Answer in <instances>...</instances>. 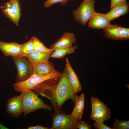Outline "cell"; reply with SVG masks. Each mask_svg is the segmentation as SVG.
Masks as SVG:
<instances>
[{
	"mask_svg": "<svg viewBox=\"0 0 129 129\" xmlns=\"http://www.w3.org/2000/svg\"><path fill=\"white\" fill-rule=\"evenodd\" d=\"M74 104V109L71 114L76 118L81 119L82 116L85 105L84 93L78 96Z\"/></svg>",
	"mask_w": 129,
	"mask_h": 129,
	"instance_id": "cell-16",
	"label": "cell"
},
{
	"mask_svg": "<svg viewBox=\"0 0 129 129\" xmlns=\"http://www.w3.org/2000/svg\"><path fill=\"white\" fill-rule=\"evenodd\" d=\"M103 35L107 39L124 40L129 39V28L116 24H110L103 29Z\"/></svg>",
	"mask_w": 129,
	"mask_h": 129,
	"instance_id": "cell-8",
	"label": "cell"
},
{
	"mask_svg": "<svg viewBox=\"0 0 129 129\" xmlns=\"http://www.w3.org/2000/svg\"><path fill=\"white\" fill-rule=\"evenodd\" d=\"M50 53H45L33 50L27 58L31 64L48 61Z\"/></svg>",
	"mask_w": 129,
	"mask_h": 129,
	"instance_id": "cell-17",
	"label": "cell"
},
{
	"mask_svg": "<svg viewBox=\"0 0 129 129\" xmlns=\"http://www.w3.org/2000/svg\"><path fill=\"white\" fill-rule=\"evenodd\" d=\"M112 129H129V121L120 120L115 118Z\"/></svg>",
	"mask_w": 129,
	"mask_h": 129,
	"instance_id": "cell-23",
	"label": "cell"
},
{
	"mask_svg": "<svg viewBox=\"0 0 129 129\" xmlns=\"http://www.w3.org/2000/svg\"><path fill=\"white\" fill-rule=\"evenodd\" d=\"M77 128L79 129H91V126L81 120L78 125Z\"/></svg>",
	"mask_w": 129,
	"mask_h": 129,
	"instance_id": "cell-26",
	"label": "cell"
},
{
	"mask_svg": "<svg viewBox=\"0 0 129 129\" xmlns=\"http://www.w3.org/2000/svg\"><path fill=\"white\" fill-rule=\"evenodd\" d=\"M33 37H32L27 42L22 44L20 52L18 57L27 58V56L34 50Z\"/></svg>",
	"mask_w": 129,
	"mask_h": 129,
	"instance_id": "cell-20",
	"label": "cell"
},
{
	"mask_svg": "<svg viewBox=\"0 0 129 129\" xmlns=\"http://www.w3.org/2000/svg\"><path fill=\"white\" fill-rule=\"evenodd\" d=\"M95 0H83L72 13L74 19L80 24L85 25L95 11Z\"/></svg>",
	"mask_w": 129,
	"mask_h": 129,
	"instance_id": "cell-5",
	"label": "cell"
},
{
	"mask_svg": "<svg viewBox=\"0 0 129 129\" xmlns=\"http://www.w3.org/2000/svg\"><path fill=\"white\" fill-rule=\"evenodd\" d=\"M33 37V47L34 50L43 53L51 54L54 50L51 48L46 47L37 38Z\"/></svg>",
	"mask_w": 129,
	"mask_h": 129,
	"instance_id": "cell-21",
	"label": "cell"
},
{
	"mask_svg": "<svg viewBox=\"0 0 129 129\" xmlns=\"http://www.w3.org/2000/svg\"><path fill=\"white\" fill-rule=\"evenodd\" d=\"M70 0H46L44 3V6L48 8L54 4L60 3L61 5H65Z\"/></svg>",
	"mask_w": 129,
	"mask_h": 129,
	"instance_id": "cell-24",
	"label": "cell"
},
{
	"mask_svg": "<svg viewBox=\"0 0 129 129\" xmlns=\"http://www.w3.org/2000/svg\"><path fill=\"white\" fill-rule=\"evenodd\" d=\"M126 0H111L110 9H111L116 5Z\"/></svg>",
	"mask_w": 129,
	"mask_h": 129,
	"instance_id": "cell-27",
	"label": "cell"
},
{
	"mask_svg": "<svg viewBox=\"0 0 129 129\" xmlns=\"http://www.w3.org/2000/svg\"><path fill=\"white\" fill-rule=\"evenodd\" d=\"M7 113L10 116L18 118L23 112L22 94L9 98L6 106Z\"/></svg>",
	"mask_w": 129,
	"mask_h": 129,
	"instance_id": "cell-9",
	"label": "cell"
},
{
	"mask_svg": "<svg viewBox=\"0 0 129 129\" xmlns=\"http://www.w3.org/2000/svg\"><path fill=\"white\" fill-rule=\"evenodd\" d=\"M91 114L95 113L104 110L107 108L106 105L97 98L94 97L91 98Z\"/></svg>",
	"mask_w": 129,
	"mask_h": 129,
	"instance_id": "cell-22",
	"label": "cell"
},
{
	"mask_svg": "<svg viewBox=\"0 0 129 129\" xmlns=\"http://www.w3.org/2000/svg\"><path fill=\"white\" fill-rule=\"evenodd\" d=\"M66 67L65 68L68 78L71 83L73 92L76 93L80 91L82 88L78 78L72 68L67 58L66 59Z\"/></svg>",
	"mask_w": 129,
	"mask_h": 129,
	"instance_id": "cell-15",
	"label": "cell"
},
{
	"mask_svg": "<svg viewBox=\"0 0 129 129\" xmlns=\"http://www.w3.org/2000/svg\"><path fill=\"white\" fill-rule=\"evenodd\" d=\"M31 64L33 74L45 76L56 71L53 64L48 61Z\"/></svg>",
	"mask_w": 129,
	"mask_h": 129,
	"instance_id": "cell-14",
	"label": "cell"
},
{
	"mask_svg": "<svg viewBox=\"0 0 129 129\" xmlns=\"http://www.w3.org/2000/svg\"><path fill=\"white\" fill-rule=\"evenodd\" d=\"M22 44L15 42H6L0 41V50L6 56L18 57L21 50Z\"/></svg>",
	"mask_w": 129,
	"mask_h": 129,
	"instance_id": "cell-12",
	"label": "cell"
},
{
	"mask_svg": "<svg viewBox=\"0 0 129 129\" xmlns=\"http://www.w3.org/2000/svg\"><path fill=\"white\" fill-rule=\"evenodd\" d=\"M52 127L50 129H76L81 121L71 113L66 114L60 110L51 114Z\"/></svg>",
	"mask_w": 129,
	"mask_h": 129,
	"instance_id": "cell-3",
	"label": "cell"
},
{
	"mask_svg": "<svg viewBox=\"0 0 129 129\" xmlns=\"http://www.w3.org/2000/svg\"><path fill=\"white\" fill-rule=\"evenodd\" d=\"M62 73L56 70L45 76H41L33 74L26 80L14 83L13 86L15 90L18 92H23L32 90L35 86L47 80L60 76Z\"/></svg>",
	"mask_w": 129,
	"mask_h": 129,
	"instance_id": "cell-4",
	"label": "cell"
},
{
	"mask_svg": "<svg viewBox=\"0 0 129 129\" xmlns=\"http://www.w3.org/2000/svg\"><path fill=\"white\" fill-rule=\"evenodd\" d=\"M32 90L38 95L48 99L55 111L59 110L68 99L71 100L75 104L78 96L73 91L65 69L60 76L45 80Z\"/></svg>",
	"mask_w": 129,
	"mask_h": 129,
	"instance_id": "cell-1",
	"label": "cell"
},
{
	"mask_svg": "<svg viewBox=\"0 0 129 129\" xmlns=\"http://www.w3.org/2000/svg\"><path fill=\"white\" fill-rule=\"evenodd\" d=\"M76 43V39L75 34L72 33L65 32L60 38L53 44L50 48L54 51L58 49L71 47L73 44Z\"/></svg>",
	"mask_w": 129,
	"mask_h": 129,
	"instance_id": "cell-11",
	"label": "cell"
},
{
	"mask_svg": "<svg viewBox=\"0 0 129 129\" xmlns=\"http://www.w3.org/2000/svg\"><path fill=\"white\" fill-rule=\"evenodd\" d=\"M3 14L11 20L17 26H19V21L21 13L19 0H10L0 6Z\"/></svg>",
	"mask_w": 129,
	"mask_h": 129,
	"instance_id": "cell-7",
	"label": "cell"
},
{
	"mask_svg": "<svg viewBox=\"0 0 129 129\" xmlns=\"http://www.w3.org/2000/svg\"><path fill=\"white\" fill-rule=\"evenodd\" d=\"M110 22L106 14L95 11L89 20L88 26L94 29H104L110 24Z\"/></svg>",
	"mask_w": 129,
	"mask_h": 129,
	"instance_id": "cell-10",
	"label": "cell"
},
{
	"mask_svg": "<svg viewBox=\"0 0 129 129\" xmlns=\"http://www.w3.org/2000/svg\"><path fill=\"white\" fill-rule=\"evenodd\" d=\"M27 129H50L46 127H45L40 125H37L35 126H29Z\"/></svg>",
	"mask_w": 129,
	"mask_h": 129,
	"instance_id": "cell-28",
	"label": "cell"
},
{
	"mask_svg": "<svg viewBox=\"0 0 129 129\" xmlns=\"http://www.w3.org/2000/svg\"><path fill=\"white\" fill-rule=\"evenodd\" d=\"M93 124L94 128L96 129H112L104 124L103 122H93Z\"/></svg>",
	"mask_w": 129,
	"mask_h": 129,
	"instance_id": "cell-25",
	"label": "cell"
},
{
	"mask_svg": "<svg viewBox=\"0 0 129 129\" xmlns=\"http://www.w3.org/2000/svg\"><path fill=\"white\" fill-rule=\"evenodd\" d=\"M12 58L17 70L16 82L24 81L33 74L32 65L27 58L12 57Z\"/></svg>",
	"mask_w": 129,
	"mask_h": 129,
	"instance_id": "cell-6",
	"label": "cell"
},
{
	"mask_svg": "<svg viewBox=\"0 0 129 129\" xmlns=\"http://www.w3.org/2000/svg\"><path fill=\"white\" fill-rule=\"evenodd\" d=\"M106 14L111 21L122 16L127 14L129 11V4L126 0L115 5Z\"/></svg>",
	"mask_w": 129,
	"mask_h": 129,
	"instance_id": "cell-13",
	"label": "cell"
},
{
	"mask_svg": "<svg viewBox=\"0 0 129 129\" xmlns=\"http://www.w3.org/2000/svg\"><path fill=\"white\" fill-rule=\"evenodd\" d=\"M21 92L24 116L38 109H43L48 111L52 109L50 106L45 104L32 90Z\"/></svg>",
	"mask_w": 129,
	"mask_h": 129,
	"instance_id": "cell-2",
	"label": "cell"
},
{
	"mask_svg": "<svg viewBox=\"0 0 129 129\" xmlns=\"http://www.w3.org/2000/svg\"><path fill=\"white\" fill-rule=\"evenodd\" d=\"M78 47V46L76 45L69 48L56 50L51 54L50 58L61 59L66 55L74 53Z\"/></svg>",
	"mask_w": 129,
	"mask_h": 129,
	"instance_id": "cell-19",
	"label": "cell"
},
{
	"mask_svg": "<svg viewBox=\"0 0 129 129\" xmlns=\"http://www.w3.org/2000/svg\"><path fill=\"white\" fill-rule=\"evenodd\" d=\"M90 117L91 119L96 122H103L108 120L111 117L110 110L109 108L101 111L91 114Z\"/></svg>",
	"mask_w": 129,
	"mask_h": 129,
	"instance_id": "cell-18",
	"label": "cell"
}]
</instances>
